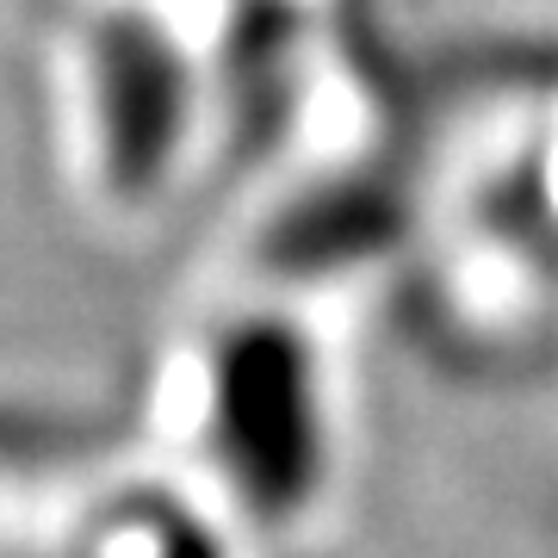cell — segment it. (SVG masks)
Instances as JSON below:
<instances>
[{"label": "cell", "instance_id": "1", "mask_svg": "<svg viewBox=\"0 0 558 558\" xmlns=\"http://www.w3.org/2000/svg\"><path fill=\"white\" fill-rule=\"evenodd\" d=\"M211 435L236 497L260 521L299 515L323 478V398L311 341L248 317L211 354Z\"/></svg>", "mask_w": 558, "mask_h": 558}, {"label": "cell", "instance_id": "2", "mask_svg": "<svg viewBox=\"0 0 558 558\" xmlns=\"http://www.w3.org/2000/svg\"><path fill=\"white\" fill-rule=\"evenodd\" d=\"M94 112H100V156L119 199L156 193L174 168L186 119H193V69L180 44L149 13H106L94 32Z\"/></svg>", "mask_w": 558, "mask_h": 558}]
</instances>
